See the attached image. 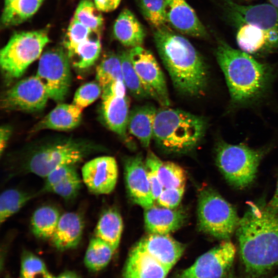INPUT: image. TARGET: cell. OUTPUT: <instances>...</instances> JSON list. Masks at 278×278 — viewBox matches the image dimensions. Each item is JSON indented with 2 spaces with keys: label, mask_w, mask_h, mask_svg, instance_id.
<instances>
[{
  "label": "cell",
  "mask_w": 278,
  "mask_h": 278,
  "mask_svg": "<svg viewBox=\"0 0 278 278\" xmlns=\"http://www.w3.org/2000/svg\"><path fill=\"white\" fill-rule=\"evenodd\" d=\"M236 235L247 278H262L278 265V214L250 202Z\"/></svg>",
  "instance_id": "obj_1"
},
{
  "label": "cell",
  "mask_w": 278,
  "mask_h": 278,
  "mask_svg": "<svg viewBox=\"0 0 278 278\" xmlns=\"http://www.w3.org/2000/svg\"><path fill=\"white\" fill-rule=\"evenodd\" d=\"M153 39L175 88L189 97L203 95L207 84V68L193 44L165 24L155 28Z\"/></svg>",
  "instance_id": "obj_2"
},
{
  "label": "cell",
  "mask_w": 278,
  "mask_h": 278,
  "mask_svg": "<svg viewBox=\"0 0 278 278\" xmlns=\"http://www.w3.org/2000/svg\"><path fill=\"white\" fill-rule=\"evenodd\" d=\"M215 55L224 76L232 106L251 105L266 95L274 75L271 66L223 41H219Z\"/></svg>",
  "instance_id": "obj_3"
},
{
  "label": "cell",
  "mask_w": 278,
  "mask_h": 278,
  "mask_svg": "<svg viewBox=\"0 0 278 278\" xmlns=\"http://www.w3.org/2000/svg\"><path fill=\"white\" fill-rule=\"evenodd\" d=\"M207 123L203 116L169 107L157 109L153 138L170 152H185L196 147L204 137Z\"/></svg>",
  "instance_id": "obj_4"
},
{
  "label": "cell",
  "mask_w": 278,
  "mask_h": 278,
  "mask_svg": "<svg viewBox=\"0 0 278 278\" xmlns=\"http://www.w3.org/2000/svg\"><path fill=\"white\" fill-rule=\"evenodd\" d=\"M98 149L91 142L71 138L43 144L28 153L19 169L21 172L45 178L55 168L76 165Z\"/></svg>",
  "instance_id": "obj_5"
},
{
  "label": "cell",
  "mask_w": 278,
  "mask_h": 278,
  "mask_svg": "<svg viewBox=\"0 0 278 278\" xmlns=\"http://www.w3.org/2000/svg\"><path fill=\"white\" fill-rule=\"evenodd\" d=\"M197 212L200 230L222 240H230L240 219L235 208L210 187L200 192Z\"/></svg>",
  "instance_id": "obj_6"
},
{
  "label": "cell",
  "mask_w": 278,
  "mask_h": 278,
  "mask_svg": "<svg viewBox=\"0 0 278 278\" xmlns=\"http://www.w3.org/2000/svg\"><path fill=\"white\" fill-rule=\"evenodd\" d=\"M216 152L217 165L230 184L244 188L254 181L263 151L220 141Z\"/></svg>",
  "instance_id": "obj_7"
},
{
  "label": "cell",
  "mask_w": 278,
  "mask_h": 278,
  "mask_svg": "<svg viewBox=\"0 0 278 278\" xmlns=\"http://www.w3.org/2000/svg\"><path fill=\"white\" fill-rule=\"evenodd\" d=\"M49 40L44 30L14 33L0 52V64L5 74L12 78L21 76L41 56Z\"/></svg>",
  "instance_id": "obj_8"
},
{
  "label": "cell",
  "mask_w": 278,
  "mask_h": 278,
  "mask_svg": "<svg viewBox=\"0 0 278 278\" xmlns=\"http://www.w3.org/2000/svg\"><path fill=\"white\" fill-rule=\"evenodd\" d=\"M70 59L66 50L56 47L40 57L37 76L44 85L49 98L61 102L66 97L71 83Z\"/></svg>",
  "instance_id": "obj_9"
},
{
  "label": "cell",
  "mask_w": 278,
  "mask_h": 278,
  "mask_svg": "<svg viewBox=\"0 0 278 278\" xmlns=\"http://www.w3.org/2000/svg\"><path fill=\"white\" fill-rule=\"evenodd\" d=\"M229 20L239 27L256 26L267 34L268 51L278 48V9L273 5H242L232 0H223Z\"/></svg>",
  "instance_id": "obj_10"
},
{
  "label": "cell",
  "mask_w": 278,
  "mask_h": 278,
  "mask_svg": "<svg viewBox=\"0 0 278 278\" xmlns=\"http://www.w3.org/2000/svg\"><path fill=\"white\" fill-rule=\"evenodd\" d=\"M130 59L149 97L161 107L171 105L166 81L153 55L142 46L129 50Z\"/></svg>",
  "instance_id": "obj_11"
},
{
  "label": "cell",
  "mask_w": 278,
  "mask_h": 278,
  "mask_svg": "<svg viewBox=\"0 0 278 278\" xmlns=\"http://www.w3.org/2000/svg\"><path fill=\"white\" fill-rule=\"evenodd\" d=\"M236 249L230 240H223L219 245L199 256L179 278H225L233 264Z\"/></svg>",
  "instance_id": "obj_12"
},
{
  "label": "cell",
  "mask_w": 278,
  "mask_h": 278,
  "mask_svg": "<svg viewBox=\"0 0 278 278\" xmlns=\"http://www.w3.org/2000/svg\"><path fill=\"white\" fill-rule=\"evenodd\" d=\"M49 98L47 91L36 76L19 81L8 90L1 100V107L7 110L37 112L46 106Z\"/></svg>",
  "instance_id": "obj_13"
},
{
  "label": "cell",
  "mask_w": 278,
  "mask_h": 278,
  "mask_svg": "<svg viewBox=\"0 0 278 278\" xmlns=\"http://www.w3.org/2000/svg\"><path fill=\"white\" fill-rule=\"evenodd\" d=\"M116 160L111 156H101L86 162L81 168L82 180L88 189L96 195L111 193L118 178Z\"/></svg>",
  "instance_id": "obj_14"
},
{
  "label": "cell",
  "mask_w": 278,
  "mask_h": 278,
  "mask_svg": "<svg viewBox=\"0 0 278 278\" xmlns=\"http://www.w3.org/2000/svg\"><path fill=\"white\" fill-rule=\"evenodd\" d=\"M124 165L126 185L132 201L144 209L152 206L155 201L142 156L137 154L128 157Z\"/></svg>",
  "instance_id": "obj_15"
},
{
  "label": "cell",
  "mask_w": 278,
  "mask_h": 278,
  "mask_svg": "<svg viewBox=\"0 0 278 278\" xmlns=\"http://www.w3.org/2000/svg\"><path fill=\"white\" fill-rule=\"evenodd\" d=\"M165 22L179 32L203 38L207 32L194 10L185 0H165Z\"/></svg>",
  "instance_id": "obj_16"
},
{
  "label": "cell",
  "mask_w": 278,
  "mask_h": 278,
  "mask_svg": "<svg viewBox=\"0 0 278 278\" xmlns=\"http://www.w3.org/2000/svg\"><path fill=\"white\" fill-rule=\"evenodd\" d=\"M101 112L107 127L118 135L128 146L133 145L128 135L130 103L127 95H102Z\"/></svg>",
  "instance_id": "obj_17"
},
{
  "label": "cell",
  "mask_w": 278,
  "mask_h": 278,
  "mask_svg": "<svg viewBox=\"0 0 278 278\" xmlns=\"http://www.w3.org/2000/svg\"><path fill=\"white\" fill-rule=\"evenodd\" d=\"M137 244L160 264L171 269L181 257L185 246L169 234H149Z\"/></svg>",
  "instance_id": "obj_18"
},
{
  "label": "cell",
  "mask_w": 278,
  "mask_h": 278,
  "mask_svg": "<svg viewBox=\"0 0 278 278\" xmlns=\"http://www.w3.org/2000/svg\"><path fill=\"white\" fill-rule=\"evenodd\" d=\"M170 270L137 244L130 252L122 278H165Z\"/></svg>",
  "instance_id": "obj_19"
},
{
  "label": "cell",
  "mask_w": 278,
  "mask_h": 278,
  "mask_svg": "<svg viewBox=\"0 0 278 278\" xmlns=\"http://www.w3.org/2000/svg\"><path fill=\"white\" fill-rule=\"evenodd\" d=\"M185 213L181 210L154 204L144 211L145 227L149 234H169L185 222Z\"/></svg>",
  "instance_id": "obj_20"
},
{
  "label": "cell",
  "mask_w": 278,
  "mask_h": 278,
  "mask_svg": "<svg viewBox=\"0 0 278 278\" xmlns=\"http://www.w3.org/2000/svg\"><path fill=\"white\" fill-rule=\"evenodd\" d=\"M84 226L83 218L78 213L62 214L50 239L53 245L62 251L76 247L81 239Z\"/></svg>",
  "instance_id": "obj_21"
},
{
  "label": "cell",
  "mask_w": 278,
  "mask_h": 278,
  "mask_svg": "<svg viewBox=\"0 0 278 278\" xmlns=\"http://www.w3.org/2000/svg\"><path fill=\"white\" fill-rule=\"evenodd\" d=\"M83 109L74 104H58L34 127L33 131L52 129L67 131L80 124Z\"/></svg>",
  "instance_id": "obj_22"
},
{
  "label": "cell",
  "mask_w": 278,
  "mask_h": 278,
  "mask_svg": "<svg viewBox=\"0 0 278 278\" xmlns=\"http://www.w3.org/2000/svg\"><path fill=\"white\" fill-rule=\"evenodd\" d=\"M157 109L151 104L138 106L130 111L128 132L144 147L149 146L153 138V125Z\"/></svg>",
  "instance_id": "obj_23"
},
{
  "label": "cell",
  "mask_w": 278,
  "mask_h": 278,
  "mask_svg": "<svg viewBox=\"0 0 278 278\" xmlns=\"http://www.w3.org/2000/svg\"><path fill=\"white\" fill-rule=\"evenodd\" d=\"M113 33L120 43L131 48L142 46L146 37L143 25L128 9L123 10L115 20Z\"/></svg>",
  "instance_id": "obj_24"
},
{
  "label": "cell",
  "mask_w": 278,
  "mask_h": 278,
  "mask_svg": "<svg viewBox=\"0 0 278 278\" xmlns=\"http://www.w3.org/2000/svg\"><path fill=\"white\" fill-rule=\"evenodd\" d=\"M123 230L120 214L115 209L110 208L99 217L95 229V236L108 244L115 251L118 247Z\"/></svg>",
  "instance_id": "obj_25"
},
{
  "label": "cell",
  "mask_w": 278,
  "mask_h": 278,
  "mask_svg": "<svg viewBox=\"0 0 278 278\" xmlns=\"http://www.w3.org/2000/svg\"><path fill=\"white\" fill-rule=\"evenodd\" d=\"M61 214L51 205L37 208L30 219V228L33 234L41 239H50L58 223Z\"/></svg>",
  "instance_id": "obj_26"
},
{
  "label": "cell",
  "mask_w": 278,
  "mask_h": 278,
  "mask_svg": "<svg viewBox=\"0 0 278 278\" xmlns=\"http://www.w3.org/2000/svg\"><path fill=\"white\" fill-rule=\"evenodd\" d=\"M44 0H14L5 6L2 15L4 27L16 25L25 21L38 10Z\"/></svg>",
  "instance_id": "obj_27"
},
{
  "label": "cell",
  "mask_w": 278,
  "mask_h": 278,
  "mask_svg": "<svg viewBox=\"0 0 278 278\" xmlns=\"http://www.w3.org/2000/svg\"><path fill=\"white\" fill-rule=\"evenodd\" d=\"M236 42L241 50L249 54L268 51V38L260 28L250 24L240 26L236 34Z\"/></svg>",
  "instance_id": "obj_28"
},
{
  "label": "cell",
  "mask_w": 278,
  "mask_h": 278,
  "mask_svg": "<svg viewBox=\"0 0 278 278\" xmlns=\"http://www.w3.org/2000/svg\"><path fill=\"white\" fill-rule=\"evenodd\" d=\"M114 251L108 244L94 236L89 243L84 255V264L91 271L100 270L109 264Z\"/></svg>",
  "instance_id": "obj_29"
},
{
  "label": "cell",
  "mask_w": 278,
  "mask_h": 278,
  "mask_svg": "<svg viewBox=\"0 0 278 278\" xmlns=\"http://www.w3.org/2000/svg\"><path fill=\"white\" fill-rule=\"evenodd\" d=\"M34 194L16 188L4 190L0 196V223L2 224L18 213Z\"/></svg>",
  "instance_id": "obj_30"
},
{
  "label": "cell",
  "mask_w": 278,
  "mask_h": 278,
  "mask_svg": "<svg viewBox=\"0 0 278 278\" xmlns=\"http://www.w3.org/2000/svg\"><path fill=\"white\" fill-rule=\"evenodd\" d=\"M100 36L90 38L80 44L69 57L73 65L79 69L92 66L98 58L101 49Z\"/></svg>",
  "instance_id": "obj_31"
},
{
  "label": "cell",
  "mask_w": 278,
  "mask_h": 278,
  "mask_svg": "<svg viewBox=\"0 0 278 278\" xmlns=\"http://www.w3.org/2000/svg\"><path fill=\"white\" fill-rule=\"evenodd\" d=\"M96 79L102 89L115 81H123L119 55L111 53L105 56L97 67Z\"/></svg>",
  "instance_id": "obj_32"
},
{
  "label": "cell",
  "mask_w": 278,
  "mask_h": 278,
  "mask_svg": "<svg viewBox=\"0 0 278 278\" xmlns=\"http://www.w3.org/2000/svg\"><path fill=\"white\" fill-rule=\"evenodd\" d=\"M157 171L160 181L164 188L185 187L186 173L178 164L159 159Z\"/></svg>",
  "instance_id": "obj_33"
},
{
  "label": "cell",
  "mask_w": 278,
  "mask_h": 278,
  "mask_svg": "<svg viewBox=\"0 0 278 278\" xmlns=\"http://www.w3.org/2000/svg\"><path fill=\"white\" fill-rule=\"evenodd\" d=\"M99 11L91 0H82L77 6L73 18L94 33L100 35L103 19Z\"/></svg>",
  "instance_id": "obj_34"
},
{
  "label": "cell",
  "mask_w": 278,
  "mask_h": 278,
  "mask_svg": "<svg viewBox=\"0 0 278 278\" xmlns=\"http://www.w3.org/2000/svg\"><path fill=\"white\" fill-rule=\"evenodd\" d=\"M121 64L123 81L131 94L135 98L142 99L149 97L130 59L129 50L118 54Z\"/></svg>",
  "instance_id": "obj_35"
},
{
  "label": "cell",
  "mask_w": 278,
  "mask_h": 278,
  "mask_svg": "<svg viewBox=\"0 0 278 278\" xmlns=\"http://www.w3.org/2000/svg\"><path fill=\"white\" fill-rule=\"evenodd\" d=\"M20 278H55L44 262L35 254L25 251L22 256Z\"/></svg>",
  "instance_id": "obj_36"
},
{
  "label": "cell",
  "mask_w": 278,
  "mask_h": 278,
  "mask_svg": "<svg viewBox=\"0 0 278 278\" xmlns=\"http://www.w3.org/2000/svg\"><path fill=\"white\" fill-rule=\"evenodd\" d=\"M145 19L155 28L165 25V0H137Z\"/></svg>",
  "instance_id": "obj_37"
},
{
  "label": "cell",
  "mask_w": 278,
  "mask_h": 278,
  "mask_svg": "<svg viewBox=\"0 0 278 278\" xmlns=\"http://www.w3.org/2000/svg\"><path fill=\"white\" fill-rule=\"evenodd\" d=\"M92 33L90 29L73 18L64 40V46L69 57L80 44L90 38Z\"/></svg>",
  "instance_id": "obj_38"
},
{
  "label": "cell",
  "mask_w": 278,
  "mask_h": 278,
  "mask_svg": "<svg viewBox=\"0 0 278 278\" xmlns=\"http://www.w3.org/2000/svg\"><path fill=\"white\" fill-rule=\"evenodd\" d=\"M101 91L102 88L98 83H86L76 91L73 103L83 109L95 101L101 95Z\"/></svg>",
  "instance_id": "obj_39"
},
{
  "label": "cell",
  "mask_w": 278,
  "mask_h": 278,
  "mask_svg": "<svg viewBox=\"0 0 278 278\" xmlns=\"http://www.w3.org/2000/svg\"><path fill=\"white\" fill-rule=\"evenodd\" d=\"M79 176L75 165H65L59 166L48 174L45 179L42 192H48L54 186L68 179Z\"/></svg>",
  "instance_id": "obj_40"
},
{
  "label": "cell",
  "mask_w": 278,
  "mask_h": 278,
  "mask_svg": "<svg viewBox=\"0 0 278 278\" xmlns=\"http://www.w3.org/2000/svg\"><path fill=\"white\" fill-rule=\"evenodd\" d=\"M159 159L153 152L149 151L145 161L151 193L155 201L164 189L157 171Z\"/></svg>",
  "instance_id": "obj_41"
},
{
  "label": "cell",
  "mask_w": 278,
  "mask_h": 278,
  "mask_svg": "<svg viewBox=\"0 0 278 278\" xmlns=\"http://www.w3.org/2000/svg\"><path fill=\"white\" fill-rule=\"evenodd\" d=\"M81 181L79 176L65 180L50 188L48 192L55 194L65 200L75 198L81 188Z\"/></svg>",
  "instance_id": "obj_42"
},
{
  "label": "cell",
  "mask_w": 278,
  "mask_h": 278,
  "mask_svg": "<svg viewBox=\"0 0 278 278\" xmlns=\"http://www.w3.org/2000/svg\"><path fill=\"white\" fill-rule=\"evenodd\" d=\"M185 187L164 188L156 200L159 205L168 208H176L181 202Z\"/></svg>",
  "instance_id": "obj_43"
},
{
  "label": "cell",
  "mask_w": 278,
  "mask_h": 278,
  "mask_svg": "<svg viewBox=\"0 0 278 278\" xmlns=\"http://www.w3.org/2000/svg\"><path fill=\"white\" fill-rule=\"evenodd\" d=\"M101 94L125 96L126 95V86L123 81L117 80L102 89Z\"/></svg>",
  "instance_id": "obj_44"
},
{
  "label": "cell",
  "mask_w": 278,
  "mask_h": 278,
  "mask_svg": "<svg viewBox=\"0 0 278 278\" xmlns=\"http://www.w3.org/2000/svg\"><path fill=\"white\" fill-rule=\"evenodd\" d=\"M121 0H94L96 7L101 11L109 12L115 10Z\"/></svg>",
  "instance_id": "obj_45"
},
{
  "label": "cell",
  "mask_w": 278,
  "mask_h": 278,
  "mask_svg": "<svg viewBox=\"0 0 278 278\" xmlns=\"http://www.w3.org/2000/svg\"><path fill=\"white\" fill-rule=\"evenodd\" d=\"M11 128L8 126L1 127L0 130V153L1 155L4 151L7 143L11 135Z\"/></svg>",
  "instance_id": "obj_46"
},
{
  "label": "cell",
  "mask_w": 278,
  "mask_h": 278,
  "mask_svg": "<svg viewBox=\"0 0 278 278\" xmlns=\"http://www.w3.org/2000/svg\"><path fill=\"white\" fill-rule=\"evenodd\" d=\"M266 207L269 211L278 214V180L275 192L269 202L266 204Z\"/></svg>",
  "instance_id": "obj_47"
},
{
  "label": "cell",
  "mask_w": 278,
  "mask_h": 278,
  "mask_svg": "<svg viewBox=\"0 0 278 278\" xmlns=\"http://www.w3.org/2000/svg\"><path fill=\"white\" fill-rule=\"evenodd\" d=\"M55 278H80V277L75 272L72 271H66L62 273Z\"/></svg>",
  "instance_id": "obj_48"
},
{
  "label": "cell",
  "mask_w": 278,
  "mask_h": 278,
  "mask_svg": "<svg viewBox=\"0 0 278 278\" xmlns=\"http://www.w3.org/2000/svg\"><path fill=\"white\" fill-rule=\"evenodd\" d=\"M270 3L278 9V0H269Z\"/></svg>",
  "instance_id": "obj_49"
},
{
  "label": "cell",
  "mask_w": 278,
  "mask_h": 278,
  "mask_svg": "<svg viewBox=\"0 0 278 278\" xmlns=\"http://www.w3.org/2000/svg\"><path fill=\"white\" fill-rule=\"evenodd\" d=\"M13 1L14 0H5V6L8 5Z\"/></svg>",
  "instance_id": "obj_50"
},
{
  "label": "cell",
  "mask_w": 278,
  "mask_h": 278,
  "mask_svg": "<svg viewBox=\"0 0 278 278\" xmlns=\"http://www.w3.org/2000/svg\"><path fill=\"white\" fill-rule=\"evenodd\" d=\"M225 278H236L233 274L230 273Z\"/></svg>",
  "instance_id": "obj_51"
},
{
  "label": "cell",
  "mask_w": 278,
  "mask_h": 278,
  "mask_svg": "<svg viewBox=\"0 0 278 278\" xmlns=\"http://www.w3.org/2000/svg\"><path fill=\"white\" fill-rule=\"evenodd\" d=\"M272 278H278V274L275 275V276H273Z\"/></svg>",
  "instance_id": "obj_52"
}]
</instances>
